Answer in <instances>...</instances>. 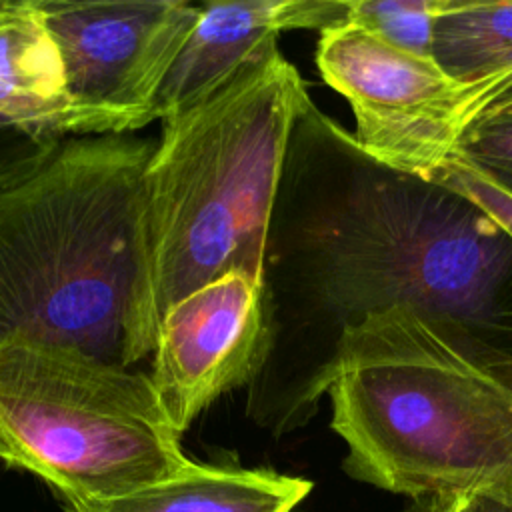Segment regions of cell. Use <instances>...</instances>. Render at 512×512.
I'll return each instance as SVG.
<instances>
[{
    "label": "cell",
    "instance_id": "30bf717a",
    "mask_svg": "<svg viewBox=\"0 0 512 512\" xmlns=\"http://www.w3.org/2000/svg\"><path fill=\"white\" fill-rule=\"evenodd\" d=\"M0 118L52 140L118 134L72 98L60 50L34 0H0Z\"/></svg>",
    "mask_w": 512,
    "mask_h": 512
},
{
    "label": "cell",
    "instance_id": "8992f818",
    "mask_svg": "<svg viewBox=\"0 0 512 512\" xmlns=\"http://www.w3.org/2000/svg\"><path fill=\"white\" fill-rule=\"evenodd\" d=\"M316 66L350 104L356 144L378 164L418 178L432 180L480 110V82H462L432 54L354 22L320 32Z\"/></svg>",
    "mask_w": 512,
    "mask_h": 512
},
{
    "label": "cell",
    "instance_id": "7c38bea8",
    "mask_svg": "<svg viewBox=\"0 0 512 512\" xmlns=\"http://www.w3.org/2000/svg\"><path fill=\"white\" fill-rule=\"evenodd\" d=\"M432 56L454 78L482 84V112L512 90V2L446 0L434 24Z\"/></svg>",
    "mask_w": 512,
    "mask_h": 512
},
{
    "label": "cell",
    "instance_id": "7a4b0ae2",
    "mask_svg": "<svg viewBox=\"0 0 512 512\" xmlns=\"http://www.w3.org/2000/svg\"><path fill=\"white\" fill-rule=\"evenodd\" d=\"M154 146L134 132L68 138L0 188V342L124 368L154 352L144 190Z\"/></svg>",
    "mask_w": 512,
    "mask_h": 512
},
{
    "label": "cell",
    "instance_id": "6da1fadb",
    "mask_svg": "<svg viewBox=\"0 0 512 512\" xmlns=\"http://www.w3.org/2000/svg\"><path fill=\"white\" fill-rule=\"evenodd\" d=\"M260 288L246 416L276 438L318 412L344 330L390 306L512 358V236L466 196L372 160L310 98L288 138Z\"/></svg>",
    "mask_w": 512,
    "mask_h": 512
},
{
    "label": "cell",
    "instance_id": "2e32d148",
    "mask_svg": "<svg viewBox=\"0 0 512 512\" xmlns=\"http://www.w3.org/2000/svg\"><path fill=\"white\" fill-rule=\"evenodd\" d=\"M62 142L34 136L0 118V188L34 174L54 156Z\"/></svg>",
    "mask_w": 512,
    "mask_h": 512
},
{
    "label": "cell",
    "instance_id": "8fae6325",
    "mask_svg": "<svg viewBox=\"0 0 512 512\" xmlns=\"http://www.w3.org/2000/svg\"><path fill=\"white\" fill-rule=\"evenodd\" d=\"M312 482L270 468L196 462L132 494L66 512H294Z\"/></svg>",
    "mask_w": 512,
    "mask_h": 512
},
{
    "label": "cell",
    "instance_id": "4fadbf2b",
    "mask_svg": "<svg viewBox=\"0 0 512 512\" xmlns=\"http://www.w3.org/2000/svg\"><path fill=\"white\" fill-rule=\"evenodd\" d=\"M446 0H350L346 22L360 24L416 54H432V34Z\"/></svg>",
    "mask_w": 512,
    "mask_h": 512
},
{
    "label": "cell",
    "instance_id": "ba28073f",
    "mask_svg": "<svg viewBox=\"0 0 512 512\" xmlns=\"http://www.w3.org/2000/svg\"><path fill=\"white\" fill-rule=\"evenodd\" d=\"M262 352L260 280L232 272L174 302L158 326L150 380L176 432L226 392L246 388Z\"/></svg>",
    "mask_w": 512,
    "mask_h": 512
},
{
    "label": "cell",
    "instance_id": "9c48e42d",
    "mask_svg": "<svg viewBox=\"0 0 512 512\" xmlns=\"http://www.w3.org/2000/svg\"><path fill=\"white\" fill-rule=\"evenodd\" d=\"M350 0L206 2L164 76L152 118L174 116L226 84L248 62L278 44L284 30H326L346 22Z\"/></svg>",
    "mask_w": 512,
    "mask_h": 512
},
{
    "label": "cell",
    "instance_id": "e0dca14e",
    "mask_svg": "<svg viewBox=\"0 0 512 512\" xmlns=\"http://www.w3.org/2000/svg\"><path fill=\"white\" fill-rule=\"evenodd\" d=\"M468 512H512V508L480 496H468Z\"/></svg>",
    "mask_w": 512,
    "mask_h": 512
},
{
    "label": "cell",
    "instance_id": "5b68a950",
    "mask_svg": "<svg viewBox=\"0 0 512 512\" xmlns=\"http://www.w3.org/2000/svg\"><path fill=\"white\" fill-rule=\"evenodd\" d=\"M150 374L76 348L0 342V460L64 508L108 502L190 470Z\"/></svg>",
    "mask_w": 512,
    "mask_h": 512
},
{
    "label": "cell",
    "instance_id": "277c9868",
    "mask_svg": "<svg viewBox=\"0 0 512 512\" xmlns=\"http://www.w3.org/2000/svg\"><path fill=\"white\" fill-rule=\"evenodd\" d=\"M308 98L274 44L204 100L160 120L144 174L156 326L174 302L220 276L260 280L288 138Z\"/></svg>",
    "mask_w": 512,
    "mask_h": 512
},
{
    "label": "cell",
    "instance_id": "52a82bcc",
    "mask_svg": "<svg viewBox=\"0 0 512 512\" xmlns=\"http://www.w3.org/2000/svg\"><path fill=\"white\" fill-rule=\"evenodd\" d=\"M64 62L72 98L118 134L152 122L154 96L194 30L184 0H34Z\"/></svg>",
    "mask_w": 512,
    "mask_h": 512
},
{
    "label": "cell",
    "instance_id": "9a60e30c",
    "mask_svg": "<svg viewBox=\"0 0 512 512\" xmlns=\"http://www.w3.org/2000/svg\"><path fill=\"white\" fill-rule=\"evenodd\" d=\"M434 182L466 196L512 236V192L458 156L432 176Z\"/></svg>",
    "mask_w": 512,
    "mask_h": 512
},
{
    "label": "cell",
    "instance_id": "5bb4252c",
    "mask_svg": "<svg viewBox=\"0 0 512 512\" xmlns=\"http://www.w3.org/2000/svg\"><path fill=\"white\" fill-rule=\"evenodd\" d=\"M458 156L512 192V90L490 102L462 132Z\"/></svg>",
    "mask_w": 512,
    "mask_h": 512
},
{
    "label": "cell",
    "instance_id": "ac0fdd59",
    "mask_svg": "<svg viewBox=\"0 0 512 512\" xmlns=\"http://www.w3.org/2000/svg\"><path fill=\"white\" fill-rule=\"evenodd\" d=\"M442 512H468V494L446 496Z\"/></svg>",
    "mask_w": 512,
    "mask_h": 512
},
{
    "label": "cell",
    "instance_id": "3957f363",
    "mask_svg": "<svg viewBox=\"0 0 512 512\" xmlns=\"http://www.w3.org/2000/svg\"><path fill=\"white\" fill-rule=\"evenodd\" d=\"M328 396L350 478L512 508V358L390 306L344 330Z\"/></svg>",
    "mask_w": 512,
    "mask_h": 512
}]
</instances>
